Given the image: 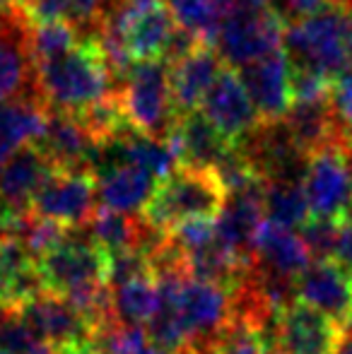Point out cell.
Masks as SVG:
<instances>
[{
	"mask_svg": "<svg viewBox=\"0 0 352 354\" xmlns=\"http://www.w3.org/2000/svg\"><path fill=\"white\" fill-rule=\"evenodd\" d=\"M201 109L203 116L220 131V136L232 147H239L261 126V118L256 113V106L251 102L249 92H246L244 82H241L239 73L230 66L220 73L215 84L207 89Z\"/></svg>",
	"mask_w": 352,
	"mask_h": 354,
	"instance_id": "8fae6325",
	"label": "cell"
},
{
	"mask_svg": "<svg viewBox=\"0 0 352 354\" xmlns=\"http://www.w3.org/2000/svg\"><path fill=\"white\" fill-rule=\"evenodd\" d=\"M241 154L246 162L254 167V171L263 178L266 183L270 181H295L302 183L306 171V154L297 147L292 140L290 131L282 121L261 123L244 142L239 145Z\"/></svg>",
	"mask_w": 352,
	"mask_h": 354,
	"instance_id": "9c48e42d",
	"label": "cell"
},
{
	"mask_svg": "<svg viewBox=\"0 0 352 354\" xmlns=\"http://www.w3.org/2000/svg\"><path fill=\"white\" fill-rule=\"evenodd\" d=\"M268 354H285V352H280V350H275V347H268Z\"/></svg>",
	"mask_w": 352,
	"mask_h": 354,
	"instance_id": "bcb514c9",
	"label": "cell"
},
{
	"mask_svg": "<svg viewBox=\"0 0 352 354\" xmlns=\"http://www.w3.org/2000/svg\"><path fill=\"white\" fill-rule=\"evenodd\" d=\"M225 68V61L212 44H203L191 56L169 66V94L176 116L198 111L207 89L215 84Z\"/></svg>",
	"mask_w": 352,
	"mask_h": 354,
	"instance_id": "e0dca14e",
	"label": "cell"
},
{
	"mask_svg": "<svg viewBox=\"0 0 352 354\" xmlns=\"http://www.w3.org/2000/svg\"><path fill=\"white\" fill-rule=\"evenodd\" d=\"M282 123L287 126L292 140L297 142V147L306 157L324 147H331V145H348V138H345L343 128L335 121L328 99H321V102H295L290 106V111L285 113Z\"/></svg>",
	"mask_w": 352,
	"mask_h": 354,
	"instance_id": "603a6c76",
	"label": "cell"
},
{
	"mask_svg": "<svg viewBox=\"0 0 352 354\" xmlns=\"http://www.w3.org/2000/svg\"><path fill=\"white\" fill-rule=\"evenodd\" d=\"M340 335L343 328L338 323L295 299L275 316L270 347L285 354H331Z\"/></svg>",
	"mask_w": 352,
	"mask_h": 354,
	"instance_id": "30bf717a",
	"label": "cell"
},
{
	"mask_svg": "<svg viewBox=\"0 0 352 354\" xmlns=\"http://www.w3.org/2000/svg\"><path fill=\"white\" fill-rule=\"evenodd\" d=\"M350 326H352V318H350Z\"/></svg>",
	"mask_w": 352,
	"mask_h": 354,
	"instance_id": "c3c4849f",
	"label": "cell"
},
{
	"mask_svg": "<svg viewBox=\"0 0 352 354\" xmlns=\"http://www.w3.org/2000/svg\"><path fill=\"white\" fill-rule=\"evenodd\" d=\"M80 41L82 37L73 22L29 24V53H32L34 71L71 53Z\"/></svg>",
	"mask_w": 352,
	"mask_h": 354,
	"instance_id": "f546056e",
	"label": "cell"
},
{
	"mask_svg": "<svg viewBox=\"0 0 352 354\" xmlns=\"http://www.w3.org/2000/svg\"><path fill=\"white\" fill-rule=\"evenodd\" d=\"M17 313L24 326L32 330V335L51 345L53 350L92 340V326L87 323V318L68 299L46 292V289L24 304Z\"/></svg>",
	"mask_w": 352,
	"mask_h": 354,
	"instance_id": "4fadbf2b",
	"label": "cell"
},
{
	"mask_svg": "<svg viewBox=\"0 0 352 354\" xmlns=\"http://www.w3.org/2000/svg\"><path fill=\"white\" fill-rule=\"evenodd\" d=\"M34 99L37 92V71L29 53V24L19 10L0 22V102Z\"/></svg>",
	"mask_w": 352,
	"mask_h": 354,
	"instance_id": "5bb4252c",
	"label": "cell"
},
{
	"mask_svg": "<svg viewBox=\"0 0 352 354\" xmlns=\"http://www.w3.org/2000/svg\"><path fill=\"white\" fill-rule=\"evenodd\" d=\"M311 217L345 219L352 217V149L331 145L309 154L302 178Z\"/></svg>",
	"mask_w": 352,
	"mask_h": 354,
	"instance_id": "52a82bcc",
	"label": "cell"
},
{
	"mask_svg": "<svg viewBox=\"0 0 352 354\" xmlns=\"http://www.w3.org/2000/svg\"><path fill=\"white\" fill-rule=\"evenodd\" d=\"M22 17L27 24H48V22H73L71 0H32L24 5Z\"/></svg>",
	"mask_w": 352,
	"mask_h": 354,
	"instance_id": "8d00e7d4",
	"label": "cell"
},
{
	"mask_svg": "<svg viewBox=\"0 0 352 354\" xmlns=\"http://www.w3.org/2000/svg\"><path fill=\"white\" fill-rule=\"evenodd\" d=\"M160 304L155 277H138L111 287V306L118 323L128 326H147Z\"/></svg>",
	"mask_w": 352,
	"mask_h": 354,
	"instance_id": "4316f807",
	"label": "cell"
},
{
	"mask_svg": "<svg viewBox=\"0 0 352 354\" xmlns=\"http://www.w3.org/2000/svg\"><path fill=\"white\" fill-rule=\"evenodd\" d=\"M328 104H331V109H333L335 121L343 128L345 138H348V145L352 149V68L333 80Z\"/></svg>",
	"mask_w": 352,
	"mask_h": 354,
	"instance_id": "d590c367",
	"label": "cell"
},
{
	"mask_svg": "<svg viewBox=\"0 0 352 354\" xmlns=\"http://www.w3.org/2000/svg\"><path fill=\"white\" fill-rule=\"evenodd\" d=\"M37 275L46 292L77 301L109 284V253L92 236H73L71 232L66 241L37 258Z\"/></svg>",
	"mask_w": 352,
	"mask_h": 354,
	"instance_id": "277c9868",
	"label": "cell"
},
{
	"mask_svg": "<svg viewBox=\"0 0 352 354\" xmlns=\"http://www.w3.org/2000/svg\"><path fill=\"white\" fill-rule=\"evenodd\" d=\"M10 3H12V5H15V8H17V10H22L24 5H29V3H32V0H10Z\"/></svg>",
	"mask_w": 352,
	"mask_h": 354,
	"instance_id": "ee69618b",
	"label": "cell"
},
{
	"mask_svg": "<svg viewBox=\"0 0 352 354\" xmlns=\"http://www.w3.org/2000/svg\"><path fill=\"white\" fill-rule=\"evenodd\" d=\"M89 236L99 243L106 253L128 251L138 248L142 234V217L140 214L113 212L106 207H97L92 219L87 222Z\"/></svg>",
	"mask_w": 352,
	"mask_h": 354,
	"instance_id": "83f0119b",
	"label": "cell"
},
{
	"mask_svg": "<svg viewBox=\"0 0 352 354\" xmlns=\"http://www.w3.org/2000/svg\"><path fill=\"white\" fill-rule=\"evenodd\" d=\"M53 171V164L39 152L37 145L17 149L0 167V201L19 212H29L37 191Z\"/></svg>",
	"mask_w": 352,
	"mask_h": 354,
	"instance_id": "44dd1931",
	"label": "cell"
},
{
	"mask_svg": "<svg viewBox=\"0 0 352 354\" xmlns=\"http://www.w3.org/2000/svg\"><path fill=\"white\" fill-rule=\"evenodd\" d=\"M239 77L254 102L261 123L282 121L295 104L290 87V61L282 48L266 58L241 66Z\"/></svg>",
	"mask_w": 352,
	"mask_h": 354,
	"instance_id": "2e32d148",
	"label": "cell"
},
{
	"mask_svg": "<svg viewBox=\"0 0 352 354\" xmlns=\"http://www.w3.org/2000/svg\"><path fill=\"white\" fill-rule=\"evenodd\" d=\"M227 191L215 169H198L178 164L167 178L157 183L140 217L160 232H172L186 219H217L225 207Z\"/></svg>",
	"mask_w": 352,
	"mask_h": 354,
	"instance_id": "3957f363",
	"label": "cell"
},
{
	"mask_svg": "<svg viewBox=\"0 0 352 354\" xmlns=\"http://www.w3.org/2000/svg\"><path fill=\"white\" fill-rule=\"evenodd\" d=\"M266 219L285 229H302L311 217L304 188L295 181H270L263 191Z\"/></svg>",
	"mask_w": 352,
	"mask_h": 354,
	"instance_id": "f1b7e54d",
	"label": "cell"
},
{
	"mask_svg": "<svg viewBox=\"0 0 352 354\" xmlns=\"http://www.w3.org/2000/svg\"><path fill=\"white\" fill-rule=\"evenodd\" d=\"M263 222V191L227 196L225 207L215 219V239L234 256L254 261V241Z\"/></svg>",
	"mask_w": 352,
	"mask_h": 354,
	"instance_id": "d6986e66",
	"label": "cell"
},
{
	"mask_svg": "<svg viewBox=\"0 0 352 354\" xmlns=\"http://www.w3.org/2000/svg\"><path fill=\"white\" fill-rule=\"evenodd\" d=\"M145 354H174V352H167V350H160V347L150 345V347L145 350ZM178 354H183V352H178Z\"/></svg>",
	"mask_w": 352,
	"mask_h": 354,
	"instance_id": "7bdbcfd3",
	"label": "cell"
},
{
	"mask_svg": "<svg viewBox=\"0 0 352 354\" xmlns=\"http://www.w3.org/2000/svg\"><path fill=\"white\" fill-rule=\"evenodd\" d=\"M113 92L133 131L167 140L178 116L172 104L169 66L165 61L136 63L126 82Z\"/></svg>",
	"mask_w": 352,
	"mask_h": 354,
	"instance_id": "5b68a950",
	"label": "cell"
},
{
	"mask_svg": "<svg viewBox=\"0 0 352 354\" xmlns=\"http://www.w3.org/2000/svg\"><path fill=\"white\" fill-rule=\"evenodd\" d=\"M350 219H352V217H350Z\"/></svg>",
	"mask_w": 352,
	"mask_h": 354,
	"instance_id": "681fc988",
	"label": "cell"
},
{
	"mask_svg": "<svg viewBox=\"0 0 352 354\" xmlns=\"http://www.w3.org/2000/svg\"><path fill=\"white\" fill-rule=\"evenodd\" d=\"M22 354H58V352L53 350L51 345H46V342H34V345Z\"/></svg>",
	"mask_w": 352,
	"mask_h": 354,
	"instance_id": "60d3db41",
	"label": "cell"
},
{
	"mask_svg": "<svg viewBox=\"0 0 352 354\" xmlns=\"http://www.w3.org/2000/svg\"><path fill=\"white\" fill-rule=\"evenodd\" d=\"M270 335L263 328L241 318H232L212 342L215 354H268Z\"/></svg>",
	"mask_w": 352,
	"mask_h": 354,
	"instance_id": "d6a6232c",
	"label": "cell"
},
{
	"mask_svg": "<svg viewBox=\"0 0 352 354\" xmlns=\"http://www.w3.org/2000/svg\"><path fill=\"white\" fill-rule=\"evenodd\" d=\"M285 12L277 5L261 10L232 8L222 19L215 46L225 66L239 71L246 63L280 51L285 44Z\"/></svg>",
	"mask_w": 352,
	"mask_h": 354,
	"instance_id": "8992f818",
	"label": "cell"
},
{
	"mask_svg": "<svg viewBox=\"0 0 352 354\" xmlns=\"http://www.w3.org/2000/svg\"><path fill=\"white\" fill-rule=\"evenodd\" d=\"M340 224L343 222L328 217L306 219V224L299 229V236L306 243V248H309L311 261H333L340 236Z\"/></svg>",
	"mask_w": 352,
	"mask_h": 354,
	"instance_id": "e575fe53",
	"label": "cell"
},
{
	"mask_svg": "<svg viewBox=\"0 0 352 354\" xmlns=\"http://www.w3.org/2000/svg\"><path fill=\"white\" fill-rule=\"evenodd\" d=\"M97 210V176L87 169H56L37 191L29 212L68 229L87 227Z\"/></svg>",
	"mask_w": 352,
	"mask_h": 354,
	"instance_id": "ba28073f",
	"label": "cell"
},
{
	"mask_svg": "<svg viewBox=\"0 0 352 354\" xmlns=\"http://www.w3.org/2000/svg\"><path fill=\"white\" fill-rule=\"evenodd\" d=\"M44 292L37 275V261L22 239L8 236L0 241V306L17 313L27 301Z\"/></svg>",
	"mask_w": 352,
	"mask_h": 354,
	"instance_id": "7402d4cb",
	"label": "cell"
},
{
	"mask_svg": "<svg viewBox=\"0 0 352 354\" xmlns=\"http://www.w3.org/2000/svg\"><path fill=\"white\" fill-rule=\"evenodd\" d=\"M167 5L178 27L188 29L201 41L215 46L222 19H225L222 5L217 0H167Z\"/></svg>",
	"mask_w": 352,
	"mask_h": 354,
	"instance_id": "4dcf8cb0",
	"label": "cell"
},
{
	"mask_svg": "<svg viewBox=\"0 0 352 354\" xmlns=\"http://www.w3.org/2000/svg\"><path fill=\"white\" fill-rule=\"evenodd\" d=\"M333 261L338 263V266H343L352 275V219H345V222L340 224V236H338Z\"/></svg>",
	"mask_w": 352,
	"mask_h": 354,
	"instance_id": "74e56055",
	"label": "cell"
},
{
	"mask_svg": "<svg viewBox=\"0 0 352 354\" xmlns=\"http://www.w3.org/2000/svg\"><path fill=\"white\" fill-rule=\"evenodd\" d=\"M126 164H136L157 181L167 178L178 167L167 140L142 136V133H133V136L126 138Z\"/></svg>",
	"mask_w": 352,
	"mask_h": 354,
	"instance_id": "1f68e13d",
	"label": "cell"
},
{
	"mask_svg": "<svg viewBox=\"0 0 352 354\" xmlns=\"http://www.w3.org/2000/svg\"><path fill=\"white\" fill-rule=\"evenodd\" d=\"M350 15L335 0H328L324 8L297 22L287 24L282 51L292 68H306L328 80L352 68L348 27Z\"/></svg>",
	"mask_w": 352,
	"mask_h": 354,
	"instance_id": "7a4b0ae2",
	"label": "cell"
},
{
	"mask_svg": "<svg viewBox=\"0 0 352 354\" xmlns=\"http://www.w3.org/2000/svg\"><path fill=\"white\" fill-rule=\"evenodd\" d=\"M15 10H17V8H15V5L10 3V0H0V22H3L5 17H10V15H12Z\"/></svg>",
	"mask_w": 352,
	"mask_h": 354,
	"instance_id": "b9f144b4",
	"label": "cell"
},
{
	"mask_svg": "<svg viewBox=\"0 0 352 354\" xmlns=\"http://www.w3.org/2000/svg\"><path fill=\"white\" fill-rule=\"evenodd\" d=\"M92 345L99 354H145L152 342L145 326H128L116 321L94 333Z\"/></svg>",
	"mask_w": 352,
	"mask_h": 354,
	"instance_id": "836d02e7",
	"label": "cell"
},
{
	"mask_svg": "<svg viewBox=\"0 0 352 354\" xmlns=\"http://www.w3.org/2000/svg\"><path fill=\"white\" fill-rule=\"evenodd\" d=\"M46 126V109L34 99L0 102V167L17 149L34 145Z\"/></svg>",
	"mask_w": 352,
	"mask_h": 354,
	"instance_id": "484cf974",
	"label": "cell"
},
{
	"mask_svg": "<svg viewBox=\"0 0 352 354\" xmlns=\"http://www.w3.org/2000/svg\"><path fill=\"white\" fill-rule=\"evenodd\" d=\"M167 145L172 147L178 164L198 169H215L234 149L201 111L178 116L172 133L167 136Z\"/></svg>",
	"mask_w": 352,
	"mask_h": 354,
	"instance_id": "ac0fdd59",
	"label": "cell"
},
{
	"mask_svg": "<svg viewBox=\"0 0 352 354\" xmlns=\"http://www.w3.org/2000/svg\"><path fill=\"white\" fill-rule=\"evenodd\" d=\"M254 261L275 275L297 280L311 266V253L295 229L277 227L266 219L256 234Z\"/></svg>",
	"mask_w": 352,
	"mask_h": 354,
	"instance_id": "cb8c5ba5",
	"label": "cell"
},
{
	"mask_svg": "<svg viewBox=\"0 0 352 354\" xmlns=\"http://www.w3.org/2000/svg\"><path fill=\"white\" fill-rule=\"evenodd\" d=\"M157 178L142 171L136 164H121L109 174L97 178V201L99 207L113 212L138 214L145 207L157 188Z\"/></svg>",
	"mask_w": 352,
	"mask_h": 354,
	"instance_id": "d4e9b609",
	"label": "cell"
},
{
	"mask_svg": "<svg viewBox=\"0 0 352 354\" xmlns=\"http://www.w3.org/2000/svg\"><path fill=\"white\" fill-rule=\"evenodd\" d=\"M0 354H12V352H5V350H0Z\"/></svg>",
	"mask_w": 352,
	"mask_h": 354,
	"instance_id": "7dc6e473",
	"label": "cell"
},
{
	"mask_svg": "<svg viewBox=\"0 0 352 354\" xmlns=\"http://www.w3.org/2000/svg\"><path fill=\"white\" fill-rule=\"evenodd\" d=\"M348 44H350V58H352V15H350V27H348Z\"/></svg>",
	"mask_w": 352,
	"mask_h": 354,
	"instance_id": "f6af8a7d",
	"label": "cell"
},
{
	"mask_svg": "<svg viewBox=\"0 0 352 354\" xmlns=\"http://www.w3.org/2000/svg\"><path fill=\"white\" fill-rule=\"evenodd\" d=\"M295 297L340 328L350 326L352 275L335 261H311V266L295 280Z\"/></svg>",
	"mask_w": 352,
	"mask_h": 354,
	"instance_id": "9a60e30c",
	"label": "cell"
},
{
	"mask_svg": "<svg viewBox=\"0 0 352 354\" xmlns=\"http://www.w3.org/2000/svg\"><path fill=\"white\" fill-rule=\"evenodd\" d=\"M178 318L191 345H212L232 321L230 289L186 277L178 289Z\"/></svg>",
	"mask_w": 352,
	"mask_h": 354,
	"instance_id": "7c38bea8",
	"label": "cell"
},
{
	"mask_svg": "<svg viewBox=\"0 0 352 354\" xmlns=\"http://www.w3.org/2000/svg\"><path fill=\"white\" fill-rule=\"evenodd\" d=\"M37 92L46 111L73 116L111 94V71L97 39H82L71 53L39 66Z\"/></svg>",
	"mask_w": 352,
	"mask_h": 354,
	"instance_id": "6da1fadb",
	"label": "cell"
},
{
	"mask_svg": "<svg viewBox=\"0 0 352 354\" xmlns=\"http://www.w3.org/2000/svg\"><path fill=\"white\" fill-rule=\"evenodd\" d=\"M34 145L53 164V169H87L97 142L75 116L46 111V126Z\"/></svg>",
	"mask_w": 352,
	"mask_h": 354,
	"instance_id": "ffe728a7",
	"label": "cell"
},
{
	"mask_svg": "<svg viewBox=\"0 0 352 354\" xmlns=\"http://www.w3.org/2000/svg\"><path fill=\"white\" fill-rule=\"evenodd\" d=\"M331 354H352V326H345L343 328V335H340L338 345Z\"/></svg>",
	"mask_w": 352,
	"mask_h": 354,
	"instance_id": "ab89813d",
	"label": "cell"
},
{
	"mask_svg": "<svg viewBox=\"0 0 352 354\" xmlns=\"http://www.w3.org/2000/svg\"><path fill=\"white\" fill-rule=\"evenodd\" d=\"M285 15H290V17H297V19H302V17H306V15H311V12H316L319 8H324L328 0H285Z\"/></svg>",
	"mask_w": 352,
	"mask_h": 354,
	"instance_id": "f35d334b",
	"label": "cell"
}]
</instances>
